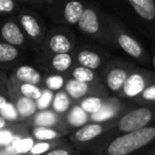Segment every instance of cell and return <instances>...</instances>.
<instances>
[{
	"label": "cell",
	"instance_id": "1",
	"mask_svg": "<svg viewBox=\"0 0 155 155\" xmlns=\"http://www.w3.org/2000/svg\"><path fill=\"white\" fill-rule=\"evenodd\" d=\"M155 138V127H146L115 138L106 149L107 155H129L146 147Z\"/></svg>",
	"mask_w": 155,
	"mask_h": 155
},
{
	"label": "cell",
	"instance_id": "2",
	"mask_svg": "<svg viewBox=\"0 0 155 155\" xmlns=\"http://www.w3.org/2000/svg\"><path fill=\"white\" fill-rule=\"evenodd\" d=\"M151 120H152V112L149 108H136L127 113L120 119L118 127L124 133H131L148 127Z\"/></svg>",
	"mask_w": 155,
	"mask_h": 155
},
{
	"label": "cell",
	"instance_id": "3",
	"mask_svg": "<svg viewBox=\"0 0 155 155\" xmlns=\"http://www.w3.org/2000/svg\"><path fill=\"white\" fill-rule=\"evenodd\" d=\"M0 39L16 48L24 47L27 39L24 31L18 22L12 19H7L0 22Z\"/></svg>",
	"mask_w": 155,
	"mask_h": 155
},
{
	"label": "cell",
	"instance_id": "4",
	"mask_svg": "<svg viewBox=\"0 0 155 155\" xmlns=\"http://www.w3.org/2000/svg\"><path fill=\"white\" fill-rule=\"evenodd\" d=\"M18 25L24 33H26L33 41H41L43 38V27L38 18L33 13L21 10L18 13Z\"/></svg>",
	"mask_w": 155,
	"mask_h": 155
},
{
	"label": "cell",
	"instance_id": "5",
	"mask_svg": "<svg viewBox=\"0 0 155 155\" xmlns=\"http://www.w3.org/2000/svg\"><path fill=\"white\" fill-rule=\"evenodd\" d=\"M9 99L15 105L17 114L19 116V120H25L32 116H35L37 113L36 102L29 98L16 95V94H8Z\"/></svg>",
	"mask_w": 155,
	"mask_h": 155
},
{
	"label": "cell",
	"instance_id": "6",
	"mask_svg": "<svg viewBox=\"0 0 155 155\" xmlns=\"http://www.w3.org/2000/svg\"><path fill=\"white\" fill-rule=\"evenodd\" d=\"M20 83H26V84H32L37 85L41 83V75L38 71L32 66L29 65H21L15 70L14 74L12 75Z\"/></svg>",
	"mask_w": 155,
	"mask_h": 155
},
{
	"label": "cell",
	"instance_id": "7",
	"mask_svg": "<svg viewBox=\"0 0 155 155\" xmlns=\"http://www.w3.org/2000/svg\"><path fill=\"white\" fill-rule=\"evenodd\" d=\"M78 24L83 32L88 34H96L99 31L98 15L93 9H84Z\"/></svg>",
	"mask_w": 155,
	"mask_h": 155
},
{
	"label": "cell",
	"instance_id": "8",
	"mask_svg": "<svg viewBox=\"0 0 155 155\" xmlns=\"http://www.w3.org/2000/svg\"><path fill=\"white\" fill-rule=\"evenodd\" d=\"M144 88H146V82L142 75L139 73H133L127 77L122 86L123 93L127 97H135L141 94Z\"/></svg>",
	"mask_w": 155,
	"mask_h": 155
},
{
	"label": "cell",
	"instance_id": "9",
	"mask_svg": "<svg viewBox=\"0 0 155 155\" xmlns=\"http://www.w3.org/2000/svg\"><path fill=\"white\" fill-rule=\"evenodd\" d=\"M20 55L19 49L0 39V70L13 64Z\"/></svg>",
	"mask_w": 155,
	"mask_h": 155
},
{
	"label": "cell",
	"instance_id": "10",
	"mask_svg": "<svg viewBox=\"0 0 155 155\" xmlns=\"http://www.w3.org/2000/svg\"><path fill=\"white\" fill-rule=\"evenodd\" d=\"M129 3L143 19L153 20L155 18V2L153 0H130Z\"/></svg>",
	"mask_w": 155,
	"mask_h": 155
},
{
	"label": "cell",
	"instance_id": "11",
	"mask_svg": "<svg viewBox=\"0 0 155 155\" xmlns=\"http://www.w3.org/2000/svg\"><path fill=\"white\" fill-rule=\"evenodd\" d=\"M48 47L55 54L68 53L72 48V43L70 38L62 33L52 35L48 41Z\"/></svg>",
	"mask_w": 155,
	"mask_h": 155
},
{
	"label": "cell",
	"instance_id": "12",
	"mask_svg": "<svg viewBox=\"0 0 155 155\" xmlns=\"http://www.w3.org/2000/svg\"><path fill=\"white\" fill-rule=\"evenodd\" d=\"M103 132V127L99 123L83 125L74 134V138L79 142H87L97 138Z\"/></svg>",
	"mask_w": 155,
	"mask_h": 155
},
{
	"label": "cell",
	"instance_id": "13",
	"mask_svg": "<svg viewBox=\"0 0 155 155\" xmlns=\"http://www.w3.org/2000/svg\"><path fill=\"white\" fill-rule=\"evenodd\" d=\"M118 44L121 47V49L123 51L127 52L129 55L133 56V58H139L142 54V48L139 45L136 39H134L132 36L127 34H122L119 35L118 37Z\"/></svg>",
	"mask_w": 155,
	"mask_h": 155
},
{
	"label": "cell",
	"instance_id": "14",
	"mask_svg": "<svg viewBox=\"0 0 155 155\" xmlns=\"http://www.w3.org/2000/svg\"><path fill=\"white\" fill-rule=\"evenodd\" d=\"M127 71L122 68H115L108 72L106 77V84L107 87L112 91H118L122 88L125 80H127Z\"/></svg>",
	"mask_w": 155,
	"mask_h": 155
},
{
	"label": "cell",
	"instance_id": "15",
	"mask_svg": "<svg viewBox=\"0 0 155 155\" xmlns=\"http://www.w3.org/2000/svg\"><path fill=\"white\" fill-rule=\"evenodd\" d=\"M83 11H84V7H83L82 3L79 2V1H70L65 7L64 10L65 19L70 25L78 24L79 20H80Z\"/></svg>",
	"mask_w": 155,
	"mask_h": 155
},
{
	"label": "cell",
	"instance_id": "16",
	"mask_svg": "<svg viewBox=\"0 0 155 155\" xmlns=\"http://www.w3.org/2000/svg\"><path fill=\"white\" fill-rule=\"evenodd\" d=\"M78 62L80 63L82 67L94 70V69L99 68L101 58L97 53L91 50H83L78 55Z\"/></svg>",
	"mask_w": 155,
	"mask_h": 155
},
{
	"label": "cell",
	"instance_id": "17",
	"mask_svg": "<svg viewBox=\"0 0 155 155\" xmlns=\"http://www.w3.org/2000/svg\"><path fill=\"white\" fill-rule=\"evenodd\" d=\"M66 93L73 99H80L83 96H85L88 91V84L86 83L79 82L77 80H69L65 85Z\"/></svg>",
	"mask_w": 155,
	"mask_h": 155
},
{
	"label": "cell",
	"instance_id": "18",
	"mask_svg": "<svg viewBox=\"0 0 155 155\" xmlns=\"http://www.w3.org/2000/svg\"><path fill=\"white\" fill-rule=\"evenodd\" d=\"M56 122V116L49 110H41L34 116V124L36 127H49Z\"/></svg>",
	"mask_w": 155,
	"mask_h": 155
},
{
	"label": "cell",
	"instance_id": "19",
	"mask_svg": "<svg viewBox=\"0 0 155 155\" xmlns=\"http://www.w3.org/2000/svg\"><path fill=\"white\" fill-rule=\"evenodd\" d=\"M71 64H72V58L68 53L55 54L52 58V67L60 72L66 71L70 67Z\"/></svg>",
	"mask_w": 155,
	"mask_h": 155
},
{
	"label": "cell",
	"instance_id": "20",
	"mask_svg": "<svg viewBox=\"0 0 155 155\" xmlns=\"http://www.w3.org/2000/svg\"><path fill=\"white\" fill-rule=\"evenodd\" d=\"M86 121H87V114L80 106H74L68 115V122L72 127H81Z\"/></svg>",
	"mask_w": 155,
	"mask_h": 155
},
{
	"label": "cell",
	"instance_id": "21",
	"mask_svg": "<svg viewBox=\"0 0 155 155\" xmlns=\"http://www.w3.org/2000/svg\"><path fill=\"white\" fill-rule=\"evenodd\" d=\"M103 105V102L100 98L97 97H88L81 102L80 107L84 110L86 114H96Z\"/></svg>",
	"mask_w": 155,
	"mask_h": 155
},
{
	"label": "cell",
	"instance_id": "22",
	"mask_svg": "<svg viewBox=\"0 0 155 155\" xmlns=\"http://www.w3.org/2000/svg\"><path fill=\"white\" fill-rule=\"evenodd\" d=\"M72 77L73 80H77L82 83H86V84H88L89 82L95 80V73H94V71L82 66H79L73 69Z\"/></svg>",
	"mask_w": 155,
	"mask_h": 155
},
{
	"label": "cell",
	"instance_id": "23",
	"mask_svg": "<svg viewBox=\"0 0 155 155\" xmlns=\"http://www.w3.org/2000/svg\"><path fill=\"white\" fill-rule=\"evenodd\" d=\"M32 135L39 141H49L54 138L58 137V134L56 131L50 127H35L32 131Z\"/></svg>",
	"mask_w": 155,
	"mask_h": 155
},
{
	"label": "cell",
	"instance_id": "24",
	"mask_svg": "<svg viewBox=\"0 0 155 155\" xmlns=\"http://www.w3.org/2000/svg\"><path fill=\"white\" fill-rule=\"evenodd\" d=\"M70 102H69L68 95L66 93H62L58 91L55 96L53 97V101H52V107L55 112L58 113H64L68 110Z\"/></svg>",
	"mask_w": 155,
	"mask_h": 155
},
{
	"label": "cell",
	"instance_id": "25",
	"mask_svg": "<svg viewBox=\"0 0 155 155\" xmlns=\"http://www.w3.org/2000/svg\"><path fill=\"white\" fill-rule=\"evenodd\" d=\"M17 139H19V137L14 133L12 127L0 130V149H7Z\"/></svg>",
	"mask_w": 155,
	"mask_h": 155
},
{
	"label": "cell",
	"instance_id": "26",
	"mask_svg": "<svg viewBox=\"0 0 155 155\" xmlns=\"http://www.w3.org/2000/svg\"><path fill=\"white\" fill-rule=\"evenodd\" d=\"M0 116L11 123L19 120V116H18V114H17L15 105H14L11 101L8 102V104L2 110H0Z\"/></svg>",
	"mask_w": 155,
	"mask_h": 155
},
{
	"label": "cell",
	"instance_id": "27",
	"mask_svg": "<svg viewBox=\"0 0 155 155\" xmlns=\"http://www.w3.org/2000/svg\"><path fill=\"white\" fill-rule=\"evenodd\" d=\"M45 83H46V87L48 88V91H58V89L62 88L63 85H64V79L58 74L49 75V77L46 79Z\"/></svg>",
	"mask_w": 155,
	"mask_h": 155
},
{
	"label": "cell",
	"instance_id": "28",
	"mask_svg": "<svg viewBox=\"0 0 155 155\" xmlns=\"http://www.w3.org/2000/svg\"><path fill=\"white\" fill-rule=\"evenodd\" d=\"M114 114L115 110L113 107H110L108 105H102V107L96 114L91 115V118H93V120L96 121H104L112 118L114 116Z\"/></svg>",
	"mask_w": 155,
	"mask_h": 155
},
{
	"label": "cell",
	"instance_id": "29",
	"mask_svg": "<svg viewBox=\"0 0 155 155\" xmlns=\"http://www.w3.org/2000/svg\"><path fill=\"white\" fill-rule=\"evenodd\" d=\"M52 100H53V94L50 91H44L41 93V96L36 102V106H37V110H45L48 106L51 104Z\"/></svg>",
	"mask_w": 155,
	"mask_h": 155
},
{
	"label": "cell",
	"instance_id": "30",
	"mask_svg": "<svg viewBox=\"0 0 155 155\" xmlns=\"http://www.w3.org/2000/svg\"><path fill=\"white\" fill-rule=\"evenodd\" d=\"M17 10V3L13 0H0V15H9Z\"/></svg>",
	"mask_w": 155,
	"mask_h": 155
},
{
	"label": "cell",
	"instance_id": "31",
	"mask_svg": "<svg viewBox=\"0 0 155 155\" xmlns=\"http://www.w3.org/2000/svg\"><path fill=\"white\" fill-rule=\"evenodd\" d=\"M50 149V143L48 141H39L33 144L32 149L30 150L31 155H41L43 153L47 152Z\"/></svg>",
	"mask_w": 155,
	"mask_h": 155
},
{
	"label": "cell",
	"instance_id": "32",
	"mask_svg": "<svg viewBox=\"0 0 155 155\" xmlns=\"http://www.w3.org/2000/svg\"><path fill=\"white\" fill-rule=\"evenodd\" d=\"M143 99L148 101H155V85H151L149 87H146L144 91L141 93Z\"/></svg>",
	"mask_w": 155,
	"mask_h": 155
},
{
	"label": "cell",
	"instance_id": "33",
	"mask_svg": "<svg viewBox=\"0 0 155 155\" xmlns=\"http://www.w3.org/2000/svg\"><path fill=\"white\" fill-rule=\"evenodd\" d=\"M8 77L3 70H0V94H8Z\"/></svg>",
	"mask_w": 155,
	"mask_h": 155
},
{
	"label": "cell",
	"instance_id": "34",
	"mask_svg": "<svg viewBox=\"0 0 155 155\" xmlns=\"http://www.w3.org/2000/svg\"><path fill=\"white\" fill-rule=\"evenodd\" d=\"M45 155H70V153L67 150H63V149H55V150L49 151L46 153Z\"/></svg>",
	"mask_w": 155,
	"mask_h": 155
},
{
	"label": "cell",
	"instance_id": "35",
	"mask_svg": "<svg viewBox=\"0 0 155 155\" xmlns=\"http://www.w3.org/2000/svg\"><path fill=\"white\" fill-rule=\"evenodd\" d=\"M11 125H12L11 122L7 121L5 118H2V117L0 116V130L9 129V127H11Z\"/></svg>",
	"mask_w": 155,
	"mask_h": 155
},
{
	"label": "cell",
	"instance_id": "36",
	"mask_svg": "<svg viewBox=\"0 0 155 155\" xmlns=\"http://www.w3.org/2000/svg\"><path fill=\"white\" fill-rule=\"evenodd\" d=\"M9 101H10L9 97H7L5 95H1V94H0V110H2V108L8 104Z\"/></svg>",
	"mask_w": 155,
	"mask_h": 155
},
{
	"label": "cell",
	"instance_id": "37",
	"mask_svg": "<svg viewBox=\"0 0 155 155\" xmlns=\"http://www.w3.org/2000/svg\"><path fill=\"white\" fill-rule=\"evenodd\" d=\"M0 155H13V154L9 153L5 149H0Z\"/></svg>",
	"mask_w": 155,
	"mask_h": 155
},
{
	"label": "cell",
	"instance_id": "38",
	"mask_svg": "<svg viewBox=\"0 0 155 155\" xmlns=\"http://www.w3.org/2000/svg\"><path fill=\"white\" fill-rule=\"evenodd\" d=\"M153 66H154V69H155V55H154V58H153Z\"/></svg>",
	"mask_w": 155,
	"mask_h": 155
}]
</instances>
